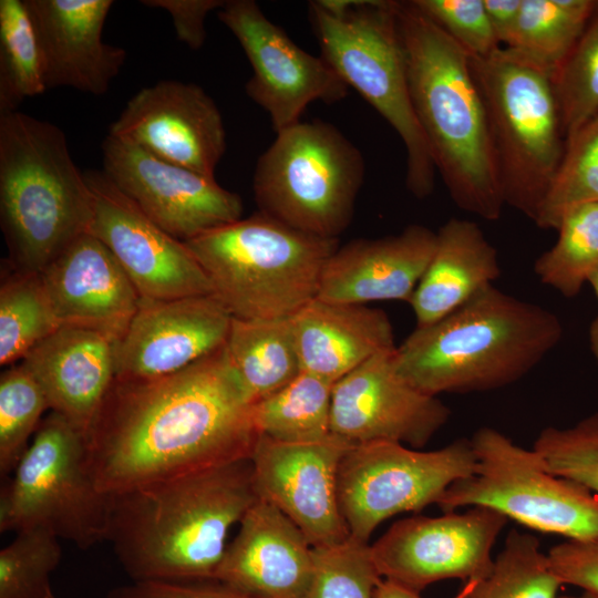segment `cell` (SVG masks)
Here are the masks:
<instances>
[{
    "mask_svg": "<svg viewBox=\"0 0 598 598\" xmlns=\"http://www.w3.org/2000/svg\"><path fill=\"white\" fill-rule=\"evenodd\" d=\"M217 17L246 53L252 70L246 94L267 112L276 133L299 123L310 103L347 96L348 85L329 63L298 47L254 0H227Z\"/></svg>",
    "mask_w": 598,
    "mask_h": 598,
    "instance_id": "cell-14",
    "label": "cell"
},
{
    "mask_svg": "<svg viewBox=\"0 0 598 598\" xmlns=\"http://www.w3.org/2000/svg\"><path fill=\"white\" fill-rule=\"evenodd\" d=\"M507 520L483 506L437 517L414 515L392 524L370 551L382 578L421 594L441 580L466 582L488 571Z\"/></svg>",
    "mask_w": 598,
    "mask_h": 598,
    "instance_id": "cell-13",
    "label": "cell"
},
{
    "mask_svg": "<svg viewBox=\"0 0 598 598\" xmlns=\"http://www.w3.org/2000/svg\"><path fill=\"white\" fill-rule=\"evenodd\" d=\"M533 448L551 473L578 482L598 495V413L569 427L543 429Z\"/></svg>",
    "mask_w": 598,
    "mask_h": 598,
    "instance_id": "cell-40",
    "label": "cell"
},
{
    "mask_svg": "<svg viewBox=\"0 0 598 598\" xmlns=\"http://www.w3.org/2000/svg\"><path fill=\"white\" fill-rule=\"evenodd\" d=\"M485 104L505 205L535 220L566 137L551 76L501 47L471 58Z\"/></svg>",
    "mask_w": 598,
    "mask_h": 598,
    "instance_id": "cell-8",
    "label": "cell"
},
{
    "mask_svg": "<svg viewBox=\"0 0 598 598\" xmlns=\"http://www.w3.org/2000/svg\"><path fill=\"white\" fill-rule=\"evenodd\" d=\"M290 318L301 369L333 383L395 348L388 315L367 305L315 298Z\"/></svg>",
    "mask_w": 598,
    "mask_h": 598,
    "instance_id": "cell-26",
    "label": "cell"
},
{
    "mask_svg": "<svg viewBox=\"0 0 598 598\" xmlns=\"http://www.w3.org/2000/svg\"><path fill=\"white\" fill-rule=\"evenodd\" d=\"M231 319L214 295L141 298L114 343L115 380H151L186 369L226 344Z\"/></svg>",
    "mask_w": 598,
    "mask_h": 598,
    "instance_id": "cell-20",
    "label": "cell"
},
{
    "mask_svg": "<svg viewBox=\"0 0 598 598\" xmlns=\"http://www.w3.org/2000/svg\"><path fill=\"white\" fill-rule=\"evenodd\" d=\"M309 18L321 56L400 136L408 189L419 199L431 195L437 172L411 100L396 1L316 0Z\"/></svg>",
    "mask_w": 598,
    "mask_h": 598,
    "instance_id": "cell-7",
    "label": "cell"
},
{
    "mask_svg": "<svg viewBox=\"0 0 598 598\" xmlns=\"http://www.w3.org/2000/svg\"><path fill=\"white\" fill-rule=\"evenodd\" d=\"M258 499L250 458L111 495L106 542L132 581H212Z\"/></svg>",
    "mask_w": 598,
    "mask_h": 598,
    "instance_id": "cell-2",
    "label": "cell"
},
{
    "mask_svg": "<svg viewBox=\"0 0 598 598\" xmlns=\"http://www.w3.org/2000/svg\"><path fill=\"white\" fill-rule=\"evenodd\" d=\"M40 43L48 90L104 94L126 60L103 41L112 0H24Z\"/></svg>",
    "mask_w": 598,
    "mask_h": 598,
    "instance_id": "cell-23",
    "label": "cell"
},
{
    "mask_svg": "<svg viewBox=\"0 0 598 598\" xmlns=\"http://www.w3.org/2000/svg\"><path fill=\"white\" fill-rule=\"evenodd\" d=\"M598 202V114L566 140L565 152L534 220L557 229L573 208Z\"/></svg>",
    "mask_w": 598,
    "mask_h": 598,
    "instance_id": "cell-35",
    "label": "cell"
},
{
    "mask_svg": "<svg viewBox=\"0 0 598 598\" xmlns=\"http://www.w3.org/2000/svg\"><path fill=\"white\" fill-rule=\"evenodd\" d=\"M435 245L436 233L416 224L395 235L349 241L326 262L317 298L355 305L409 302Z\"/></svg>",
    "mask_w": 598,
    "mask_h": 598,
    "instance_id": "cell-24",
    "label": "cell"
},
{
    "mask_svg": "<svg viewBox=\"0 0 598 598\" xmlns=\"http://www.w3.org/2000/svg\"><path fill=\"white\" fill-rule=\"evenodd\" d=\"M50 410L47 398L22 363L0 377V473L12 474Z\"/></svg>",
    "mask_w": 598,
    "mask_h": 598,
    "instance_id": "cell-36",
    "label": "cell"
},
{
    "mask_svg": "<svg viewBox=\"0 0 598 598\" xmlns=\"http://www.w3.org/2000/svg\"><path fill=\"white\" fill-rule=\"evenodd\" d=\"M111 496L86 465L85 435L51 412L0 494V532L43 528L80 549L106 542Z\"/></svg>",
    "mask_w": 598,
    "mask_h": 598,
    "instance_id": "cell-10",
    "label": "cell"
},
{
    "mask_svg": "<svg viewBox=\"0 0 598 598\" xmlns=\"http://www.w3.org/2000/svg\"><path fill=\"white\" fill-rule=\"evenodd\" d=\"M21 363L40 384L50 411L86 436L115 381L114 343L91 330L62 327Z\"/></svg>",
    "mask_w": 598,
    "mask_h": 598,
    "instance_id": "cell-25",
    "label": "cell"
},
{
    "mask_svg": "<svg viewBox=\"0 0 598 598\" xmlns=\"http://www.w3.org/2000/svg\"><path fill=\"white\" fill-rule=\"evenodd\" d=\"M412 1L471 58L488 56L502 47L493 32L483 0Z\"/></svg>",
    "mask_w": 598,
    "mask_h": 598,
    "instance_id": "cell-41",
    "label": "cell"
},
{
    "mask_svg": "<svg viewBox=\"0 0 598 598\" xmlns=\"http://www.w3.org/2000/svg\"><path fill=\"white\" fill-rule=\"evenodd\" d=\"M374 598H422L420 592L382 578L378 584Z\"/></svg>",
    "mask_w": 598,
    "mask_h": 598,
    "instance_id": "cell-46",
    "label": "cell"
},
{
    "mask_svg": "<svg viewBox=\"0 0 598 598\" xmlns=\"http://www.w3.org/2000/svg\"><path fill=\"white\" fill-rule=\"evenodd\" d=\"M93 196L89 233L116 258L142 299L213 295L185 244L157 226L103 172L84 173Z\"/></svg>",
    "mask_w": 598,
    "mask_h": 598,
    "instance_id": "cell-16",
    "label": "cell"
},
{
    "mask_svg": "<svg viewBox=\"0 0 598 598\" xmlns=\"http://www.w3.org/2000/svg\"><path fill=\"white\" fill-rule=\"evenodd\" d=\"M352 444L331 434L313 443H282L259 435L250 462L259 499L286 515L313 548L350 537L338 496V472Z\"/></svg>",
    "mask_w": 598,
    "mask_h": 598,
    "instance_id": "cell-17",
    "label": "cell"
},
{
    "mask_svg": "<svg viewBox=\"0 0 598 598\" xmlns=\"http://www.w3.org/2000/svg\"><path fill=\"white\" fill-rule=\"evenodd\" d=\"M333 382L309 371L252 405L258 435L282 443H313L330 436Z\"/></svg>",
    "mask_w": 598,
    "mask_h": 598,
    "instance_id": "cell-30",
    "label": "cell"
},
{
    "mask_svg": "<svg viewBox=\"0 0 598 598\" xmlns=\"http://www.w3.org/2000/svg\"><path fill=\"white\" fill-rule=\"evenodd\" d=\"M588 282L592 287L598 299V269L592 274ZM589 344L591 353L598 361V316L594 319L589 328Z\"/></svg>",
    "mask_w": 598,
    "mask_h": 598,
    "instance_id": "cell-47",
    "label": "cell"
},
{
    "mask_svg": "<svg viewBox=\"0 0 598 598\" xmlns=\"http://www.w3.org/2000/svg\"><path fill=\"white\" fill-rule=\"evenodd\" d=\"M315 567V550L303 533L258 498L240 520L214 580L252 598H306Z\"/></svg>",
    "mask_w": 598,
    "mask_h": 598,
    "instance_id": "cell-22",
    "label": "cell"
},
{
    "mask_svg": "<svg viewBox=\"0 0 598 598\" xmlns=\"http://www.w3.org/2000/svg\"><path fill=\"white\" fill-rule=\"evenodd\" d=\"M106 598H252L221 582L132 581L112 589Z\"/></svg>",
    "mask_w": 598,
    "mask_h": 598,
    "instance_id": "cell-43",
    "label": "cell"
},
{
    "mask_svg": "<svg viewBox=\"0 0 598 598\" xmlns=\"http://www.w3.org/2000/svg\"><path fill=\"white\" fill-rule=\"evenodd\" d=\"M396 16L413 109L436 172L460 209L496 220L505 202L471 56L412 0L396 1Z\"/></svg>",
    "mask_w": 598,
    "mask_h": 598,
    "instance_id": "cell-3",
    "label": "cell"
},
{
    "mask_svg": "<svg viewBox=\"0 0 598 598\" xmlns=\"http://www.w3.org/2000/svg\"><path fill=\"white\" fill-rule=\"evenodd\" d=\"M561 581L534 535L512 529L488 571L454 598H558Z\"/></svg>",
    "mask_w": 598,
    "mask_h": 598,
    "instance_id": "cell-31",
    "label": "cell"
},
{
    "mask_svg": "<svg viewBox=\"0 0 598 598\" xmlns=\"http://www.w3.org/2000/svg\"><path fill=\"white\" fill-rule=\"evenodd\" d=\"M558 598H592L589 595L581 592L580 595H559Z\"/></svg>",
    "mask_w": 598,
    "mask_h": 598,
    "instance_id": "cell-48",
    "label": "cell"
},
{
    "mask_svg": "<svg viewBox=\"0 0 598 598\" xmlns=\"http://www.w3.org/2000/svg\"><path fill=\"white\" fill-rule=\"evenodd\" d=\"M550 566L563 585H570L598 598V538L565 540L547 553Z\"/></svg>",
    "mask_w": 598,
    "mask_h": 598,
    "instance_id": "cell-42",
    "label": "cell"
},
{
    "mask_svg": "<svg viewBox=\"0 0 598 598\" xmlns=\"http://www.w3.org/2000/svg\"><path fill=\"white\" fill-rule=\"evenodd\" d=\"M501 275L498 254L480 226L450 218L436 231L432 258L411 298L416 327L452 313Z\"/></svg>",
    "mask_w": 598,
    "mask_h": 598,
    "instance_id": "cell-27",
    "label": "cell"
},
{
    "mask_svg": "<svg viewBox=\"0 0 598 598\" xmlns=\"http://www.w3.org/2000/svg\"><path fill=\"white\" fill-rule=\"evenodd\" d=\"M48 91L43 56L24 0H0V114Z\"/></svg>",
    "mask_w": 598,
    "mask_h": 598,
    "instance_id": "cell-32",
    "label": "cell"
},
{
    "mask_svg": "<svg viewBox=\"0 0 598 598\" xmlns=\"http://www.w3.org/2000/svg\"><path fill=\"white\" fill-rule=\"evenodd\" d=\"M561 336L554 312L491 285L441 320L415 327L394 360L425 394L485 392L523 379Z\"/></svg>",
    "mask_w": 598,
    "mask_h": 598,
    "instance_id": "cell-4",
    "label": "cell"
},
{
    "mask_svg": "<svg viewBox=\"0 0 598 598\" xmlns=\"http://www.w3.org/2000/svg\"><path fill=\"white\" fill-rule=\"evenodd\" d=\"M92 218V192L64 133L20 111L0 114V220L11 267L42 272Z\"/></svg>",
    "mask_w": 598,
    "mask_h": 598,
    "instance_id": "cell-5",
    "label": "cell"
},
{
    "mask_svg": "<svg viewBox=\"0 0 598 598\" xmlns=\"http://www.w3.org/2000/svg\"><path fill=\"white\" fill-rule=\"evenodd\" d=\"M233 317L285 318L317 298L338 238L295 229L260 212L183 241Z\"/></svg>",
    "mask_w": 598,
    "mask_h": 598,
    "instance_id": "cell-6",
    "label": "cell"
},
{
    "mask_svg": "<svg viewBox=\"0 0 598 598\" xmlns=\"http://www.w3.org/2000/svg\"><path fill=\"white\" fill-rule=\"evenodd\" d=\"M290 317L231 319L225 347L254 403L280 390L302 371Z\"/></svg>",
    "mask_w": 598,
    "mask_h": 598,
    "instance_id": "cell-28",
    "label": "cell"
},
{
    "mask_svg": "<svg viewBox=\"0 0 598 598\" xmlns=\"http://www.w3.org/2000/svg\"><path fill=\"white\" fill-rule=\"evenodd\" d=\"M313 550L316 567L306 598H374L382 577L369 544L350 536L341 544Z\"/></svg>",
    "mask_w": 598,
    "mask_h": 598,
    "instance_id": "cell-39",
    "label": "cell"
},
{
    "mask_svg": "<svg viewBox=\"0 0 598 598\" xmlns=\"http://www.w3.org/2000/svg\"><path fill=\"white\" fill-rule=\"evenodd\" d=\"M475 472L454 482L436 504L443 513L483 506L530 529L566 540L598 538V495L551 473L532 447L484 426L471 439Z\"/></svg>",
    "mask_w": 598,
    "mask_h": 598,
    "instance_id": "cell-11",
    "label": "cell"
},
{
    "mask_svg": "<svg viewBox=\"0 0 598 598\" xmlns=\"http://www.w3.org/2000/svg\"><path fill=\"white\" fill-rule=\"evenodd\" d=\"M103 173L151 220L186 241L241 218L238 194L215 177L164 161L113 135L102 144Z\"/></svg>",
    "mask_w": 598,
    "mask_h": 598,
    "instance_id": "cell-15",
    "label": "cell"
},
{
    "mask_svg": "<svg viewBox=\"0 0 598 598\" xmlns=\"http://www.w3.org/2000/svg\"><path fill=\"white\" fill-rule=\"evenodd\" d=\"M598 9L595 0H523L507 48L551 78Z\"/></svg>",
    "mask_w": 598,
    "mask_h": 598,
    "instance_id": "cell-29",
    "label": "cell"
},
{
    "mask_svg": "<svg viewBox=\"0 0 598 598\" xmlns=\"http://www.w3.org/2000/svg\"><path fill=\"white\" fill-rule=\"evenodd\" d=\"M40 277L60 327L97 332L117 342L141 297L110 249L86 233L58 256Z\"/></svg>",
    "mask_w": 598,
    "mask_h": 598,
    "instance_id": "cell-21",
    "label": "cell"
},
{
    "mask_svg": "<svg viewBox=\"0 0 598 598\" xmlns=\"http://www.w3.org/2000/svg\"><path fill=\"white\" fill-rule=\"evenodd\" d=\"M62 558L60 538L43 528L16 533L0 550V598H55L51 576Z\"/></svg>",
    "mask_w": 598,
    "mask_h": 598,
    "instance_id": "cell-37",
    "label": "cell"
},
{
    "mask_svg": "<svg viewBox=\"0 0 598 598\" xmlns=\"http://www.w3.org/2000/svg\"><path fill=\"white\" fill-rule=\"evenodd\" d=\"M484 7L499 44L509 41L522 9L523 0H483Z\"/></svg>",
    "mask_w": 598,
    "mask_h": 598,
    "instance_id": "cell-45",
    "label": "cell"
},
{
    "mask_svg": "<svg viewBox=\"0 0 598 598\" xmlns=\"http://www.w3.org/2000/svg\"><path fill=\"white\" fill-rule=\"evenodd\" d=\"M475 466L471 439H457L433 451L391 441L352 445L338 472L339 504L350 536L368 544L385 519L437 504Z\"/></svg>",
    "mask_w": 598,
    "mask_h": 598,
    "instance_id": "cell-12",
    "label": "cell"
},
{
    "mask_svg": "<svg viewBox=\"0 0 598 598\" xmlns=\"http://www.w3.org/2000/svg\"><path fill=\"white\" fill-rule=\"evenodd\" d=\"M551 81L567 140L598 114V9Z\"/></svg>",
    "mask_w": 598,
    "mask_h": 598,
    "instance_id": "cell-38",
    "label": "cell"
},
{
    "mask_svg": "<svg viewBox=\"0 0 598 598\" xmlns=\"http://www.w3.org/2000/svg\"><path fill=\"white\" fill-rule=\"evenodd\" d=\"M556 230L555 245L536 259L534 271L542 283L573 298L598 269V202L569 210Z\"/></svg>",
    "mask_w": 598,
    "mask_h": 598,
    "instance_id": "cell-34",
    "label": "cell"
},
{
    "mask_svg": "<svg viewBox=\"0 0 598 598\" xmlns=\"http://www.w3.org/2000/svg\"><path fill=\"white\" fill-rule=\"evenodd\" d=\"M252 405L225 346L166 377L115 380L85 436L89 473L111 496L250 458Z\"/></svg>",
    "mask_w": 598,
    "mask_h": 598,
    "instance_id": "cell-1",
    "label": "cell"
},
{
    "mask_svg": "<svg viewBox=\"0 0 598 598\" xmlns=\"http://www.w3.org/2000/svg\"><path fill=\"white\" fill-rule=\"evenodd\" d=\"M395 348L375 354L334 382L332 434L352 445L391 441L419 450L447 422L450 409L399 373Z\"/></svg>",
    "mask_w": 598,
    "mask_h": 598,
    "instance_id": "cell-18",
    "label": "cell"
},
{
    "mask_svg": "<svg viewBox=\"0 0 598 598\" xmlns=\"http://www.w3.org/2000/svg\"><path fill=\"white\" fill-rule=\"evenodd\" d=\"M109 134L209 177L227 146L215 101L202 86L174 80L135 93Z\"/></svg>",
    "mask_w": 598,
    "mask_h": 598,
    "instance_id": "cell-19",
    "label": "cell"
},
{
    "mask_svg": "<svg viewBox=\"0 0 598 598\" xmlns=\"http://www.w3.org/2000/svg\"><path fill=\"white\" fill-rule=\"evenodd\" d=\"M144 6L168 12L179 41L192 50L203 47L206 38L205 18L219 10L224 0H142Z\"/></svg>",
    "mask_w": 598,
    "mask_h": 598,
    "instance_id": "cell-44",
    "label": "cell"
},
{
    "mask_svg": "<svg viewBox=\"0 0 598 598\" xmlns=\"http://www.w3.org/2000/svg\"><path fill=\"white\" fill-rule=\"evenodd\" d=\"M14 271L0 287V364L22 360L60 329L40 274Z\"/></svg>",
    "mask_w": 598,
    "mask_h": 598,
    "instance_id": "cell-33",
    "label": "cell"
},
{
    "mask_svg": "<svg viewBox=\"0 0 598 598\" xmlns=\"http://www.w3.org/2000/svg\"><path fill=\"white\" fill-rule=\"evenodd\" d=\"M276 134L254 172L258 212L303 233L338 238L352 220L363 182L361 152L320 120Z\"/></svg>",
    "mask_w": 598,
    "mask_h": 598,
    "instance_id": "cell-9",
    "label": "cell"
}]
</instances>
